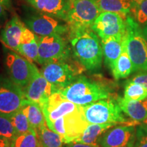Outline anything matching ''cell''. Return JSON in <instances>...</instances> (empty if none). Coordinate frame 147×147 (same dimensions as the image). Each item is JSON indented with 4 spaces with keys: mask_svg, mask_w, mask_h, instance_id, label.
<instances>
[{
    "mask_svg": "<svg viewBox=\"0 0 147 147\" xmlns=\"http://www.w3.org/2000/svg\"><path fill=\"white\" fill-rule=\"evenodd\" d=\"M71 50L77 61L86 70L97 71L101 68L103 59L102 44L91 28L69 32Z\"/></svg>",
    "mask_w": 147,
    "mask_h": 147,
    "instance_id": "cell-1",
    "label": "cell"
},
{
    "mask_svg": "<svg viewBox=\"0 0 147 147\" xmlns=\"http://www.w3.org/2000/svg\"><path fill=\"white\" fill-rule=\"evenodd\" d=\"M59 91L66 100L80 106L113 97L108 87L85 76H78L67 87Z\"/></svg>",
    "mask_w": 147,
    "mask_h": 147,
    "instance_id": "cell-2",
    "label": "cell"
},
{
    "mask_svg": "<svg viewBox=\"0 0 147 147\" xmlns=\"http://www.w3.org/2000/svg\"><path fill=\"white\" fill-rule=\"evenodd\" d=\"M81 108L84 120L88 124H136L135 121L129 122L124 117L117 100L113 97L81 106Z\"/></svg>",
    "mask_w": 147,
    "mask_h": 147,
    "instance_id": "cell-3",
    "label": "cell"
},
{
    "mask_svg": "<svg viewBox=\"0 0 147 147\" xmlns=\"http://www.w3.org/2000/svg\"><path fill=\"white\" fill-rule=\"evenodd\" d=\"M125 46L135 71L147 72V41L140 24L133 17L125 18Z\"/></svg>",
    "mask_w": 147,
    "mask_h": 147,
    "instance_id": "cell-4",
    "label": "cell"
},
{
    "mask_svg": "<svg viewBox=\"0 0 147 147\" xmlns=\"http://www.w3.org/2000/svg\"><path fill=\"white\" fill-rule=\"evenodd\" d=\"M67 60L48 63L42 66L40 72L57 91H61L70 84L82 71L86 69L80 63L76 65L69 63Z\"/></svg>",
    "mask_w": 147,
    "mask_h": 147,
    "instance_id": "cell-5",
    "label": "cell"
},
{
    "mask_svg": "<svg viewBox=\"0 0 147 147\" xmlns=\"http://www.w3.org/2000/svg\"><path fill=\"white\" fill-rule=\"evenodd\" d=\"M25 12L23 18V23L38 36L51 34L64 36L69 34V26L65 21L41 13L33 8L32 10H26Z\"/></svg>",
    "mask_w": 147,
    "mask_h": 147,
    "instance_id": "cell-6",
    "label": "cell"
},
{
    "mask_svg": "<svg viewBox=\"0 0 147 147\" xmlns=\"http://www.w3.org/2000/svg\"><path fill=\"white\" fill-rule=\"evenodd\" d=\"M101 12L95 0H73L66 21L69 32L91 28Z\"/></svg>",
    "mask_w": 147,
    "mask_h": 147,
    "instance_id": "cell-7",
    "label": "cell"
},
{
    "mask_svg": "<svg viewBox=\"0 0 147 147\" xmlns=\"http://www.w3.org/2000/svg\"><path fill=\"white\" fill-rule=\"evenodd\" d=\"M38 56L37 63L43 65L57 61L69 59L71 47L63 36L51 34L39 36Z\"/></svg>",
    "mask_w": 147,
    "mask_h": 147,
    "instance_id": "cell-8",
    "label": "cell"
},
{
    "mask_svg": "<svg viewBox=\"0 0 147 147\" xmlns=\"http://www.w3.org/2000/svg\"><path fill=\"white\" fill-rule=\"evenodd\" d=\"M5 66L10 80L23 89L38 69L32 61L13 51H9L7 54Z\"/></svg>",
    "mask_w": 147,
    "mask_h": 147,
    "instance_id": "cell-9",
    "label": "cell"
},
{
    "mask_svg": "<svg viewBox=\"0 0 147 147\" xmlns=\"http://www.w3.org/2000/svg\"><path fill=\"white\" fill-rule=\"evenodd\" d=\"M27 100L23 89L10 80L0 83V115L10 117Z\"/></svg>",
    "mask_w": 147,
    "mask_h": 147,
    "instance_id": "cell-10",
    "label": "cell"
},
{
    "mask_svg": "<svg viewBox=\"0 0 147 147\" xmlns=\"http://www.w3.org/2000/svg\"><path fill=\"white\" fill-rule=\"evenodd\" d=\"M125 28L124 17L120 14L112 12H101L91 27L101 40L124 34Z\"/></svg>",
    "mask_w": 147,
    "mask_h": 147,
    "instance_id": "cell-11",
    "label": "cell"
},
{
    "mask_svg": "<svg viewBox=\"0 0 147 147\" xmlns=\"http://www.w3.org/2000/svg\"><path fill=\"white\" fill-rule=\"evenodd\" d=\"M137 128L134 125L121 124L109 129L104 134L101 147H134Z\"/></svg>",
    "mask_w": 147,
    "mask_h": 147,
    "instance_id": "cell-12",
    "label": "cell"
},
{
    "mask_svg": "<svg viewBox=\"0 0 147 147\" xmlns=\"http://www.w3.org/2000/svg\"><path fill=\"white\" fill-rule=\"evenodd\" d=\"M47 124L61 117L71 115L80 109V106L74 104L64 97L60 91L53 93L42 107Z\"/></svg>",
    "mask_w": 147,
    "mask_h": 147,
    "instance_id": "cell-13",
    "label": "cell"
},
{
    "mask_svg": "<svg viewBox=\"0 0 147 147\" xmlns=\"http://www.w3.org/2000/svg\"><path fill=\"white\" fill-rule=\"evenodd\" d=\"M23 91L27 100L36 102L42 107L49 97L58 91L37 69Z\"/></svg>",
    "mask_w": 147,
    "mask_h": 147,
    "instance_id": "cell-14",
    "label": "cell"
},
{
    "mask_svg": "<svg viewBox=\"0 0 147 147\" xmlns=\"http://www.w3.org/2000/svg\"><path fill=\"white\" fill-rule=\"evenodd\" d=\"M38 12L62 21H67L71 2L69 0H27Z\"/></svg>",
    "mask_w": 147,
    "mask_h": 147,
    "instance_id": "cell-15",
    "label": "cell"
},
{
    "mask_svg": "<svg viewBox=\"0 0 147 147\" xmlns=\"http://www.w3.org/2000/svg\"><path fill=\"white\" fill-rule=\"evenodd\" d=\"M25 27L26 25L23 21L16 14H14L6 22L1 29L0 34L1 40L5 45L17 53L22 34Z\"/></svg>",
    "mask_w": 147,
    "mask_h": 147,
    "instance_id": "cell-16",
    "label": "cell"
},
{
    "mask_svg": "<svg viewBox=\"0 0 147 147\" xmlns=\"http://www.w3.org/2000/svg\"><path fill=\"white\" fill-rule=\"evenodd\" d=\"M101 44L104 61L108 68L112 70L123 50L125 44V33L101 40Z\"/></svg>",
    "mask_w": 147,
    "mask_h": 147,
    "instance_id": "cell-17",
    "label": "cell"
},
{
    "mask_svg": "<svg viewBox=\"0 0 147 147\" xmlns=\"http://www.w3.org/2000/svg\"><path fill=\"white\" fill-rule=\"evenodd\" d=\"M123 113L136 123L147 121V99L140 101L127 100L125 97L116 98Z\"/></svg>",
    "mask_w": 147,
    "mask_h": 147,
    "instance_id": "cell-18",
    "label": "cell"
},
{
    "mask_svg": "<svg viewBox=\"0 0 147 147\" xmlns=\"http://www.w3.org/2000/svg\"><path fill=\"white\" fill-rule=\"evenodd\" d=\"M38 40L39 36L26 27L22 34L17 53L30 61L37 62L39 46Z\"/></svg>",
    "mask_w": 147,
    "mask_h": 147,
    "instance_id": "cell-19",
    "label": "cell"
},
{
    "mask_svg": "<svg viewBox=\"0 0 147 147\" xmlns=\"http://www.w3.org/2000/svg\"><path fill=\"white\" fill-rule=\"evenodd\" d=\"M117 125L114 123L104 124H88L83 131L74 142L101 146L100 142L104 134L110 128Z\"/></svg>",
    "mask_w": 147,
    "mask_h": 147,
    "instance_id": "cell-20",
    "label": "cell"
},
{
    "mask_svg": "<svg viewBox=\"0 0 147 147\" xmlns=\"http://www.w3.org/2000/svg\"><path fill=\"white\" fill-rule=\"evenodd\" d=\"M101 12L120 14L126 18L134 6V0H95Z\"/></svg>",
    "mask_w": 147,
    "mask_h": 147,
    "instance_id": "cell-21",
    "label": "cell"
},
{
    "mask_svg": "<svg viewBox=\"0 0 147 147\" xmlns=\"http://www.w3.org/2000/svg\"><path fill=\"white\" fill-rule=\"evenodd\" d=\"M21 109L27 116L29 123L36 131L47 123L42 108L37 103L27 100Z\"/></svg>",
    "mask_w": 147,
    "mask_h": 147,
    "instance_id": "cell-22",
    "label": "cell"
},
{
    "mask_svg": "<svg viewBox=\"0 0 147 147\" xmlns=\"http://www.w3.org/2000/svg\"><path fill=\"white\" fill-rule=\"evenodd\" d=\"M111 71L114 78L116 80L127 78L131 74L135 71L133 63L127 51L125 44L123 50L116 61L115 66Z\"/></svg>",
    "mask_w": 147,
    "mask_h": 147,
    "instance_id": "cell-23",
    "label": "cell"
},
{
    "mask_svg": "<svg viewBox=\"0 0 147 147\" xmlns=\"http://www.w3.org/2000/svg\"><path fill=\"white\" fill-rule=\"evenodd\" d=\"M40 147H63L61 136L51 129L47 123L36 131Z\"/></svg>",
    "mask_w": 147,
    "mask_h": 147,
    "instance_id": "cell-24",
    "label": "cell"
},
{
    "mask_svg": "<svg viewBox=\"0 0 147 147\" xmlns=\"http://www.w3.org/2000/svg\"><path fill=\"white\" fill-rule=\"evenodd\" d=\"M10 147H40L36 131L16 135L10 141Z\"/></svg>",
    "mask_w": 147,
    "mask_h": 147,
    "instance_id": "cell-25",
    "label": "cell"
},
{
    "mask_svg": "<svg viewBox=\"0 0 147 147\" xmlns=\"http://www.w3.org/2000/svg\"><path fill=\"white\" fill-rule=\"evenodd\" d=\"M123 97L129 100H145L147 99V89L129 80L125 86Z\"/></svg>",
    "mask_w": 147,
    "mask_h": 147,
    "instance_id": "cell-26",
    "label": "cell"
},
{
    "mask_svg": "<svg viewBox=\"0 0 147 147\" xmlns=\"http://www.w3.org/2000/svg\"><path fill=\"white\" fill-rule=\"evenodd\" d=\"M9 118L12 121V123L17 134L27 133L29 131L35 130L29 123L27 116L25 115L21 108Z\"/></svg>",
    "mask_w": 147,
    "mask_h": 147,
    "instance_id": "cell-27",
    "label": "cell"
},
{
    "mask_svg": "<svg viewBox=\"0 0 147 147\" xmlns=\"http://www.w3.org/2000/svg\"><path fill=\"white\" fill-rule=\"evenodd\" d=\"M16 135L18 134L10 119L0 115V138L8 140L10 142Z\"/></svg>",
    "mask_w": 147,
    "mask_h": 147,
    "instance_id": "cell-28",
    "label": "cell"
},
{
    "mask_svg": "<svg viewBox=\"0 0 147 147\" xmlns=\"http://www.w3.org/2000/svg\"><path fill=\"white\" fill-rule=\"evenodd\" d=\"M131 11L138 23L147 25V0H141L134 3Z\"/></svg>",
    "mask_w": 147,
    "mask_h": 147,
    "instance_id": "cell-29",
    "label": "cell"
},
{
    "mask_svg": "<svg viewBox=\"0 0 147 147\" xmlns=\"http://www.w3.org/2000/svg\"><path fill=\"white\" fill-rule=\"evenodd\" d=\"M134 147H147V129L144 124L137 128L136 139Z\"/></svg>",
    "mask_w": 147,
    "mask_h": 147,
    "instance_id": "cell-30",
    "label": "cell"
},
{
    "mask_svg": "<svg viewBox=\"0 0 147 147\" xmlns=\"http://www.w3.org/2000/svg\"><path fill=\"white\" fill-rule=\"evenodd\" d=\"M12 8V0H0V21L4 19Z\"/></svg>",
    "mask_w": 147,
    "mask_h": 147,
    "instance_id": "cell-31",
    "label": "cell"
},
{
    "mask_svg": "<svg viewBox=\"0 0 147 147\" xmlns=\"http://www.w3.org/2000/svg\"><path fill=\"white\" fill-rule=\"evenodd\" d=\"M130 80L133 82H135V83L140 84L142 87L147 89V72L138 74L137 75L134 76Z\"/></svg>",
    "mask_w": 147,
    "mask_h": 147,
    "instance_id": "cell-32",
    "label": "cell"
},
{
    "mask_svg": "<svg viewBox=\"0 0 147 147\" xmlns=\"http://www.w3.org/2000/svg\"><path fill=\"white\" fill-rule=\"evenodd\" d=\"M64 147H101L97 146H93V145L83 144V143L80 142H70L68 144H65V146Z\"/></svg>",
    "mask_w": 147,
    "mask_h": 147,
    "instance_id": "cell-33",
    "label": "cell"
},
{
    "mask_svg": "<svg viewBox=\"0 0 147 147\" xmlns=\"http://www.w3.org/2000/svg\"><path fill=\"white\" fill-rule=\"evenodd\" d=\"M0 147H10V142L8 140L0 138Z\"/></svg>",
    "mask_w": 147,
    "mask_h": 147,
    "instance_id": "cell-34",
    "label": "cell"
},
{
    "mask_svg": "<svg viewBox=\"0 0 147 147\" xmlns=\"http://www.w3.org/2000/svg\"><path fill=\"white\" fill-rule=\"evenodd\" d=\"M142 32L143 35H144L145 39L147 41V25H144V27H142Z\"/></svg>",
    "mask_w": 147,
    "mask_h": 147,
    "instance_id": "cell-35",
    "label": "cell"
},
{
    "mask_svg": "<svg viewBox=\"0 0 147 147\" xmlns=\"http://www.w3.org/2000/svg\"><path fill=\"white\" fill-rule=\"evenodd\" d=\"M144 125L145 126V127H146V129H147V121H146L145 122H144Z\"/></svg>",
    "mask_w": 147,
    "mask_h": 147,
    "instance_id": "cell-36",
    "label": "cell"
},
{
    "mask_svg": "<svg viewBox=\"0 0 147 147\" xmlns=\"http://www.w3.org/2000/svg\"><path fill=\"white\" fill-rule=\"evenodd\" d=\"M134 3H135L139 2V1H141V0H134Z\"/></svg>",
    "mask_w": 147,
    "mask_h": 147,
    "instance_id": "cell-37",
    "label": "cell"
},
{
    "mask_svg": "<svg viewBox=\"0 0 147 147\" xmlns=\"http://www.w3.org/2000/svg\"><path fill=\"white\" fill-rule=\"evenodd\" d=\"M69 1H70V2H71V1H73V0H69Z\"/></svg>",
    "mask_w": 147,
    "mask_h": 147,
    "instance_id": "cell-38",
    "label": "cell"
}]
</instances>
